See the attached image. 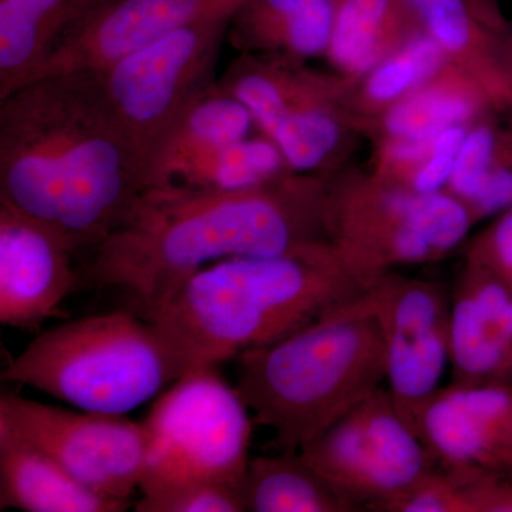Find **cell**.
<instances>
[{"label":"cell","instance_id":"cell-1","mask_svg":"<svg viewBox=\"0 0 512 512\" xmlns=\"http://www.w3.org/2000/svg\"><path fill=\"white\" fill-rule=\"evenodd\" d=\"M147 190L144 154L99 73L40 77L0 100V204L93 249Z\"/></svg>","mask_w":512,"mask_h":512},{"label":"cell","instance_id":"cell-2","mask_svg":"<svg viewBox=\"0 0 512 512\" xmlns=\"http://www.w3.org/2000/svg\"><path fill=\"white\" fill-rule=\"evenodd\" d=\"M330 175L288 173L234 190L148 188L93 249L90 279L141 311L205 266L328 247Z\"/></svg>","mask_w":512,"mask_h":512},{"label":"cell","instance_id":"cell-3","mask_svg":"<svg viewBox=\"0 0 512 512\" xmlns=\"http://www.w3.org/2000/svg\"><path fill=\"white\" fill-rule=\"evenodd\" d=\"M360 293L328 245L215 262L141 312L198 369L271 345Z\"/></svg>","mask_w":512,"mask_h":512},{"label":"cell","instance_id":"cell-4","mask_svg":"<svg viewBox=\"0 0 512 512\" xmlns=\"http://www.w3.org/2000/svg\"><path fill=\"white\" fill-rule=\"evenodd\" d=\"M237 362L235 387L281 451H301L386 386L382 335L365 293Z\"/></svg>","mask_w":512,"mask_h":512},{"label":"cell","instance_id":"cell-5","mask_svg":"<svg viewBox=\"0 0 512 512\" xmlns=\"http://www.w3.org/2000/svg\"><path fill=\"white\" fill-rule=\"evenodd\" d=\"M191 370L158 323L119 311L40 333L9 360L2 380L84 412L126 416Z\"/></svg>","mask_w":512,"mask_h":512},{"label":"cell","instance_id":"cell-6","mask_svg":"<svg viewBox=\"0 0 512 512\" xmlns=\"http://www.w3.org/2000/svg\"><path fill=\"white\" fill-rule=\"evenodd\" d=\"M476 225L448 191L420 194L369 173L330 177L329 244L362 291L404 266L443 261Z\"/></svg>","mask_w":512,"mask_h":512},{"label":"cell","instance_id":"cell-7","mask_svg":"<svg viewBox=\"0 0 512 512\" xmlns=\"http://www.w3.org/2000/svg\"><path fill=\"white\" fill-rule=\"evenodd\" d=\"M218 84L251 111L296 173H339L363 137L350 100L355 82L308 60L239 53Z\"/></svg>","mask_w":512,"mask_h":512},{"label":"cell","instance_id":"cell-8","mask_svg":"<svg viewBox=\"0 0 512 512\" xmlns=\"http://www.w3.org/2000/svg\"><path fill=\"white\" fill-rule=\"evenodd\" d=\"M143 424L147 463L141 493L192 481L241 488L254 417L217 366L181 376L154 402Z\"/></svg>","mask_w":512,"mask_h":512},{"label":"cell","instance_id":"cell-9","mask_svg":"<svg viewBox=\"0 0 512 512\" xmlns=\"http://www.w3.org/2000/svg\"><path fill=\"white\" fill-rule=\"evenodd\" d=\"M301 454L360 511L387 512L436 468L386 387L306 444Z\"/></svg>","mask_w":512,"mask_h":512},{"label":"cell","instance_id":"cell-10","mask_svg":"<svg viewBox=\"0 0 512 512\" xmlns=\"http://www.w3.org/2000/svg\"><path fill=\"white\" fill-rule=\"evenodd\" d=\"M237 12L190 23L99 72L107 99L144 157L192 101L218 82L215 69Z\"/></svg>","mask_w":512,"mask_h":512},{"label":"cell","instance_id":"cell-11","mask_svg":"<svg viewBox=\"0 0 512 512\" xmlns=\"http://www.w3.org/2000/svg\"><path fill=\"white\" fill-rule=\"evenodd\" d=\"M0 423L42 448L84 487L110 500L131 503L147 463L143 421L69 410L19 394L0 396Z\"/></svg>","mask_w":512,"mask_h":512},{"label":"cell","instance_id":"cell-12","mask_svg":"<svg viewBox=\"0 0 512 512\" xmlns=\"http://www.w3.org/2000/svg\"><path fill=\"white\" fill-rule=\"evenodd\" d=\"M382 335L386 389L413 426L450 370L451 289L389 272L363 291Z\"/></svg>","mask_w":512,"mask_h":512},{"label":"cell","instance_id":"cell-13","mask_svg":"<svg viewBox=\"0 0 512 512\" xmlns=\"http://www.w3.org/2000/svg\"><path fill=\"white\" fill-rule=\"evenodd\" d=\"M437 468L512 474V386L450 382L413 421Z\"/></svg>","mask_w":512,"mask_h":512},{"label":"cell","instance_id":"cell-14","mask_svg":"<svg viewBox=\"0 0 512 512\" xmlns=\"http://www.w3.org/2000/svg\"><path fill=\"white\" fill-rule=\"evenodd\" d=\"M76 249L55 229L0 204V322L33 330L74 292Z\"/></svg>","mask_w":512,"mask_h":512},{"label":"cell","instance_id":"cell-15","mask_svg":"<svg viewBox=\"0 0 512 512\" xmlns=\"http://www.w3.org/2000/svg\"><path fill=\"white\" fill-rule=\"evenodd\" d=\"M245 2L111 0L57 49L33 80L80 70L103 72L175 30L218 13L237 12Z\"/></svg>","mask_w":512,"mask_h":512},{"label":"cell","instance_id":"cell-16","mask_svg":"<svg viewBox=\"0 0 512 512\" xmlns=\"http://www.w3.org/2000/svg\"><path fill=\"white\" fill-rule=\"evenodd\" d=\"M451 382L512 386V289L464 259L451 289Z\"/></svg>","mask_w":512,"mask_h":512},{"label":"cell","instance_id":"cell-17","mask_svg":"<svg viewBox=\"0 0 512 512\" xmlns=\"http://www.w3.org/2000/svg\"><path fill=\"white\" fill-rule=\"evenodd\" d=\"M448 62L471 74L498 110L512 113V26L497 0H412Z\"/></svg>","mask_w":512,"mask_h":512},{"label":"cell","instance_id":"cell-18","mask_svg":"<svg viewBox=\"0 0 512 512\" xmlns=\"http://www.w3.org/2000/svg\"><path fill=\"white\" fill-rule=\"evenodd\" d=\"M111 0H0V100L35 79Z\"/></svg>","mask_w":512,"mask_h":512},{"label":"cell","instance_id":"cell-19","mask_svg":"<svg viewBox=\"0 0 512 512\" xmlns=\"http://www.w3.org/2000/svg\"><path fill=\"white\" fill-rule=\"evenodd\" d=\"M127 501L93 493L42 448L0 423V510L123 512Z\"/></svg>","mask_w":512,"mask_h":512},{"label":"cell","instance_id":"cell-20","mask_svg":"<svg viewBox=\"0 0 512 512\" xmlns=\"http://www.w3.org/2000/svg\"><path fill=\"white\" fill-rule=\"evenodd\" d=\"M340 0H247L231 20L239 53L309 60L325 57Z\"/></svg>","mask_w":512,"mask_h":512},{"label":"cell","instance_id":"cell-21","mask_svg":"<svg viewBox=\"0 0 512 512\" xmlns=\"http://www.w3.org/2000/svg\"><path fill=\"white\" fill-rule=\"evenodd\" d=\"M423 30L412 0H340L325 59L357 82Z\"/></svg>","mask_w":512,"mask_h":512},{"label":"cell","instance_id":"cell-22","mask_svg":"<svg viewBox=\"0 0 512 512\" xmlns=\"http://www.w3.org/2000/svg\"><path fill=\"white\" fill-rule=\"evenodd\" d=\"M495 110L498 109L484 87L471 74L447 62L380 116L366 137L376 140L436 136L447 128L471 126Z\"/></svg>","mask_w":512,"mask_h":512},{"label":"cell","instance_id":"cell-23","mask_svg":"<svg viewBox=\"0 0 512 512\" xmlns=\"http://www.w3.org/2000/svg\"><path fill=\"white\" fill-rule=\"evenodd\" d=\"M476 224L512 208V113L495 110L468 127L447 190Z\"/></svg>","mask_w":512,"mask_h":512},{"label":"cell","instance_id":"cell-24","mask_svg":"<svg viewBox=\"0 0 512 512\" xmlns=\"http://www.w3.org/2000/svg\"><path fill=\"white\" fill-rule=\"evenodd\" d=\"M258 130L251 111L215 83L181 113L144 157L146 184L157 187L175 165L214 146L241 140Z\"/></svg>","mask_w":512,"mask_h":512},{"label":"cell","instance_id":"cell-25","mask_svg":"<svg viewBox=\"0 0 512 512\" xmlns=\"http://www.w3.org/2000/svg\"><path fill=\"white\" fill-rule=\"evenodd\" d=\"M245 511L251 512H357L301 451L249 458L241 485Z\"/></svg>","mask_w":512,"mask_h":512},{"label":"cell","instance_id":"cell-26","mask_svg":"<svg viewBox=\"0 0 512 512\" xmlns=\"http://www.w3.org/2000/svg\"><path fill=\"white\" fill-rule=\"evenodd\" d=\"M292 171L274 141L258 130L229 143L214 144L171 168L157 187L234 190L265 183Z\"/></svg>","mask_w":512,"mask_h":512},{"label":"cell","instance_id":"cell-27","mask_svg":"<svg viewBox=\"0 0 512 512\" xmlns=\"http://www.w3.org/2000/svg\"><path fill=\"white\" fill-rule=\"evenodd\" d=\"M468 127L447 128L430 137L376 138L367 173L420 194L446 191Z\"/></svg>","mask_w":512,"mask_h":512},{"label":"cell","instance_id":"cell-28","mask_svg":"<svg viewBox=\"0 0 512 512\" xmlns=\"http://www.w3.org/2000/svg\"><path fill=\"white\" fill-rule=\"evenodd\" d=\"M447 62L443 50L423 30L357 80L350 100L363 137L380 116L427 82Z\"/></svg>","mask_w":512,"mask_h":512},{"label":"cell","instance_id":"cell-29","mask_svg":"<svg viewBox=\"0 0 512 512\" xmlns=\"http://www.w3.org/2000/svg\"><path fill=\"white\" fill-rule=\"evenodd\" d=\"M138 512H244L241 488L235 485L192 481L143 494L134 504Z\"/></svg>","mask_w":512,"mask_h":512},{"label":"cell","instance_id":"cell-30","mask_svg":"<svg viewBox=\"0 0 512 512\" xmlns=\"http://www.w3.org/2000/svg\"><path fill=\"white\" fill-rule=\"evenodd\" d=\"M466 258L490 269L512 289V208L488 221L483 231L468 239Z\"/></svg>","mask_w":512,"mask_h":512}]
</instances>
